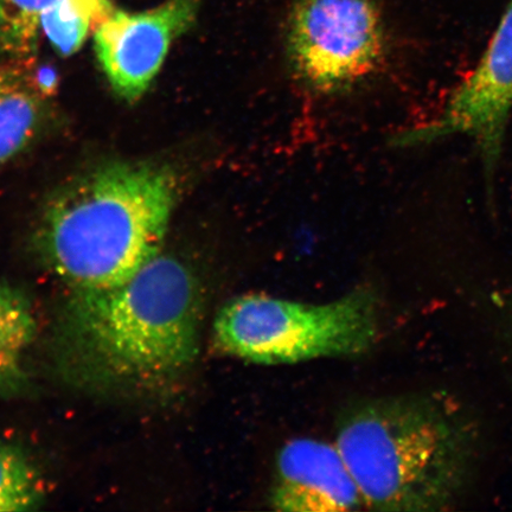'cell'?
Returning <instances> with one entry per match:
<instances>
[{"mask_svg": "<svg viewBox=\"0 0 512 512\" xmlns=\"http://www.w3.org/2000/svg\"><path fill=\"white\" fill-rule=\"evenodd\" d=\"M201 317L195 274L159 253L123 284L75 291L63 318L64 356L85 381L163 389L196 361Z\"/></svg>", "mask_w": 512, "mask_h": 512, "instance_id": "cell-1", "label": "cell"}, {"mask_svg": "<svg viewBox=\"0 0 512 512\" xmlns=\"http://www.w3.org/2000/svg\"><path fill=\"white\" fill-rule=\"evenodd\" d=\"M179 190L169 166L102 165L48 203L38 247L75 291L123 284L160 253Z\"/></svg>", "mask_w": 512, "mask_h": 512, "instance_id": "cell-2", "label": "cell"}, {"mask_svg": "<svg viewBox=\"0 0 512 512\" xmlns=\"http://www.w3.org/2000/svg\"><path fill=\"white\" fill-rule=\"evenodd\" d=\"M475 428L445 399L362 402L343 416L335 444L364 507L431 512L456 503L471 475Z\"/></svg>", "mask_w": 512, "mask_h": 512, "instance_id": "cell-3", "label": "cell"}, {"mask_svg": "<svg viewBox=\"0 0 512 512\" xmlns=\"http://www.w3.org/2000/svg\"><path fill=\"white\" fill-rule=\"evenodd\" d=\"M379 334V306L368 288L309 304L248 294L217 313V349L248 362L278 366L364 354Z\"/></svg>", "mask_w": 512, "mask_h": 512, "instance_id": "cell-4", "label": "cell"}, {"mask_svg": "<svg viewBox=\"0 0 512 512\" xmlns=\"http://www.w3.org/2000/svg\"><path fill=\"white\" fill-rule=\"evenodd\" d=\"M386 35L376 0H297L288 19L286 56L311 92L350 91L380 68Z\"/></svg>", "mask_w": 512, "mask_h": 512, "instance_id": "cell-5", "label": "cell"}, {"mask_svg": "<svg viewBox=\"0 0 512 512\" xmlns=\"http://www.w3.org/2000/svg\"><path fill=\"white\" fill-rule=\"evenodd\" d=\"M512 111V0L475 72L459 85L439 117L398 134L393 144L411 147L464 134L482 156L488 191L501 160Z\"/></svg>", "mask_w": 512, "mask_h": 512, "instance_id": "cell-6", "label": "cell"}, {"mask_svg": "<svg viewBox=\"0 0 512 512\" xmlns=\"http://www.w3.org/2000/svg\"><path fill=\"white\" fill-rule=\"evenodd\" d=\"M201 0H166L142 12L115 9L94 31L96 57L121 99L136 101L156 78L169 50L195 24Z\"/></svg>", "mask_w": 512, "mask_h": 512, "instance_id": "cell-7", "label": "cell"}, {"mask_svg": "<svg viewBox=\"0 0 512 512\" xmlns=\"http://www.w3.org/2000/svg\"><path fill=\"white\" fill-rule=\"evenodd\" d=\"M270 504L285 512H344L364 507L337 445L312 438L292 439L281 447Z\"/></svg>", "mask_w": 512, "mask_h": 512, "instance_id": "cell-8", "label": "cell"}, {"mask_svg": "<svg viewBox=\"0 0 512 512\" xmlns=\"http://www.w3.org/2000/svg\"><path fill=\"white\" fill-rule=\"evenodd\" d=\"M47 93L19 64L0 66V163L21 152L36 136Z\"/></svg>", "mask_w": 512, "mask_h": 512, "instance_id": "cell-9", "label": "cell"}, {"mask_svg": "<svg viewBox=\"0 0 512 512\" xmlns=\"http://www.w3.org/2000/svg\"><path fill=\"white\" fill-rule=\"evenodd\" d=\"M36 330L29 299L17 288L0 283V393L21 386L25 356Z\"/></svg>", "mask_w": 512, "mask_h": 512, "instance_id": "cell-10", "label": "cell"}, {"mask_svg": "<svg viewBox=\"0 0 512 512\" xmlns=\"http://www.w3.org/2000/svg\"><path fill=\"white\" fill-rule=\"evenodd\" d=\"M115 10L111 0H57L41 16V31L62 56L76 53Z\"/></svg>", "mask_w": 512, "mask_h": 512, "instance_id": "cell-11", "label": "cell"}, {"mask_svg": "<svg viewBox=\"0 0 512 512\" xmlns=\"http://www.w3.org/2000/svg\"><path fill=\"white\" fill-rule=\"evenodd\" d=\"M42 499L36 467L19 448L0 443V512L34 510Z\"/></svg>", "mask_w": 512, "mask_h": 512, "instance_id": "cell-12", "label": "cell"}, {"mask_svg": "<svg viewBox=\"0 0 512 512\" xmlns=\"http://www.w3.org/2000/svg\"><path fill=\"white\" fill-rule=\"evenodd\" d=\"M57 0H0V51L29 55L37 46L41 16Z\"/></svg>", "mask_w": 512, "mask_h": 512, "instance_id": "cell-13", "label": "cell"}]
</instances>
